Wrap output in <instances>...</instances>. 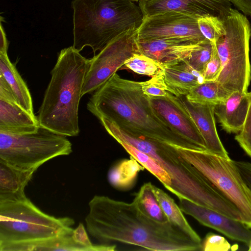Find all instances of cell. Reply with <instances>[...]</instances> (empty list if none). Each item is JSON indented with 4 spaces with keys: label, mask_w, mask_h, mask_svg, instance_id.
<instances>
[{
    "label": "cell",
    "mask_w": 251,
    "mask_h": 251,
    "mask_svg": "<svg viewBox=\"0 0 251 251\" xmlns=\"http://www.w3.org/2000/svg\"><path fill=\"white\" fill-rule=\"evenodd\" d=\"M245 14L251 16V0H230Z\"/></svg>",
    "instance_id": "37"
},
{
    "label": "cell",
    "mask_w": 251,
    "mask_h": 251,
    "mask_svg": "<svg viewBox=\"0 0 251 251\" xmlns=\"http://www.w3.org/2000/svg\"><path fill=\"white\" fill-rule=\"evenodd\" d=\"M145 168L134 157L123 159L117 162L109 169L108 179L115 188L126 191L132 188L139 173Z\"/></svg>",
    "instance_id": "23"
},
{
    "label": "cell",
    "mask_w": 251,
    "mask_h": 251,
    "mask_svg": "<svg viewBox=\"0 0 251 251\" xmlns=\"http://www.w3.org/2000/svg\"><path fill=\"white\" fill-rule=\"evenodd\" d=\"M139 28L123 32L90 59L82 91V97L102 85L133 55L141 53L137 42Z\"/></svg>",
    "instance_id": "10"
},
{
    "label": "cell",
    "mask_w": 251,
    "mask_h": 251,
    "mask_svg": "<svg viewBox=\"0 0 251 251\" xmlns=\"http://www.w3.org/2000/svg\"><path fill=\"white\" fill-rule=\"evenodd\" d=\"M124 65L136 73L151 77L162 75L164 72L161 64L141 53L133 55L125 62Z\"/></svg>",
    "instance_id": "28"
},
{
    "label": "cell",
    "mask_w": 251,
    "mask_h": 251,
    "mask_svg": "<svg viewBox=\"0 0 251 251\" xmlns=\"http://www.w3.org/2000/svg\"><path fill=\"white\" fill-rule=\"evenodd\" d=\"M130 154L146 169L155 176L170 192L171 189V178L169 174L149 155L139 151L135 147L123 141H117Z\"/></svg>",
    "instance_id": "27"
},
{
    "label": "cell",
    "mask_w": 251,
    "mask_h": 251,
    "mask_svg": "<svg viewBox=\"0 0 251 251\" xmlns=\"http://www.w3.org/2000/svg\"><path fill=\"white\" fill-rule=\"evenodd\" d=\"M106 131L117 141H123L149 155L171 178L170 192L179 200L187 199L226 216L233 211V204L192 165L182 158L171 144L143 136H134L109 124Z\"/></svg>",
    "instance_id": "3"
},
{
    "label": "cell",
    "mask_w": 251,
    "mask_h": 251,
    "mask_svg": "<svg viewBox=\"0 0 251 251\" xmlns=\"http://www.w3.org/2000/svg\"><path fill=\"white\" fill-rule=\"evenodd\" d=\"M249 187H250V188L251 189V176L249 179Z\"/></svg>",
    "instance_id": "39"
},
{
    "label": "cell",
    "mask_w": 251,
    "mask_h": 251,
    "mask_svg": "<svg viewBox=\"0 0 251 251\" xmlns=\"http://www.w3.org/2000/svg\"><path fill=\"white\" fill-rule=\"evenodd\" d=\"M249 228H251V224L246 225Z\"/></svg>",
    "instance_id": "41"
},
{
    "label": "cell",
    "mask_w": 251,
    "mask_h": 251,
    "mask_svg": "<svg viewBox=\"0 0 251 251\" xmlns=\"http://www.w3.org/2000/svg\"><path fill=\"white\" fill-rule=\"evenodd\" d=\"M213 44V43L210 41L205 39L184 61L193 70L203 75L206 65L211 56Z\"/></svg>",
    "instance_id": "29"
},
{
    "label": "cell",
    "mask_w": 251,
    "mask_h": 251,
    "mask_svg": "<svg viewBox=\"0 0 251 251\" xmlns=\"http://www.w3.org/2000/svg\"><path fill=\"white\" fill-rule=\"evenodd\" d=\"M235 139L251 158V99L243 128L235 136Z\"/></svg>",
    "instance_id": "33"
},
{
    "label": "cell",
    "mask_w": 251,
    "mask_h": 251,
    "mask_svg": "<svg viewBox=\"0 0 251 251\" xmlns=\"http://www.w3.org/2000/svg\"><path fill=\"white\" fill-rule=\"evenodd\" d=\"M133 1H139L140 0H132Z\"/></svg>",
    "instance_id": "42"
},
{
    "label": "cell",
    "mask_w": 251,
    "mask_h": 251,
    "mask_svg": "<svg viewBox=\"0 0 251 251\" xmlns=\"http://www.w3.org/2000/svg\"><path fill=\"white\" fill-rule=\"evenodd\" d=\"M230 245L223 236L212 232L207 233L201 241V250L204 251H227Z\"/></svg>",
    "instance_id": "32"
},
{
    "label": "cell",
    "mask_w": 251,
    "mask_h": 251,
    "mask_svg": "<svg viewBox=\"0 0 251 251\" xmlns=\"http://www.w3.org/2000/svg\"><path fill=\"white\" fill-rule=\"evenodd\" d=\"M231 93L217 80L204 81L191 89L185 98L192 102L216 105L226 100Z\"/></svg>",
    "instance_id": "25"
},
{
    "label": "cell",
    "mask_w": 251,
    "mask_h": 251,
    "mask_svg": "<svg viewBox=\"0 0 251 251\" xmlns=\"http://www.w3.org/2000/svg\"><path fill=\"white\" fill-rule=\"evenodd\" d=\"M251 99V92H233L226 100L214 105V114L226 132L238 133L242 130Z\"/></svg>",
    "instance_id": "18"
},
{
    "label": "cell",
    "mask_w": 251,
    "mask_h": 251,
    "mask_svg": "<svg viewBox=\"0 0 251 251\" xmlns=\"http://www.w3.org/2000/svg\"><path fill=\"white\" fill-rule=\"evenodd\" d=\"M163 66L162 79L168 91L176 96L186 95L194 87L204 81L203 75L184 61Z\"/></svg>",
    "instance_id": "20"
},
{
    "label": "cell",
    "mask_w": 251,
    "mask_h": 251,
    "mask_svg": "<svg viewBox=\"0 0 251 251\" xmlns=\"http://www.w3.org/2000/svg\"><path fill=\"white\" fill-rule=\"evenodd\" d=\"M200 18L174 10L143 18L138 30V40L188 38L202 41L206 38L198 26Z\"/></svg>",
    "instance_id": "11"
},
{
    "label": "cell",
    "mask_w": 251,
    "mask_h": 251,
    "mask_svg": "<svg viewBox=\"0 0 251 251\" xmlns=\"http://www.w3.org/2000/svg\"><path fill=\"white\" fill-rule=\"evenodd\" d=\"M142 89L149 99L167 98L172 94L168 91L162 75L152 77L148 80L142 81Z\"/></svg>",
    "instance_id": "31"
},
{
    "label": "cell",
    "mask_w": 251,
    "mask_h": 251,
    "mask_svg": "<svg viewBox=\"0 0 251 251\" xmlns=\"http://www.w3.org/2000/svg\"><path fill=\"white\" fill-rule=\"evenodd\" d=\"M198 23L202 34L213 43H215L226 33L223 21L216 17H201L198 19Z\"/></svg>",
    "instance_id": "30"
},
{
    "label": "cell",
    "mask_w": 251,
    "mask_h": 251,
    "mask_svg": "<svg viewBox=\"0 0 251 251\" xmlns=\"http://www.w3.org/2000/svg\"><path fill=\"white\" fill-rule=\"evenodd\" d=\"M223 22L226 33L214 43L222 65L216 80L230 93L247 92L251 79L250 23L233 8Z\"/></svg>",
    "instance_id": "7"
},
{
    "label": "cell",
    "mask_w": 251,
    "mask_h": 251,
    "mask_svg": "<svg viewBox=\"0 0 251 251\" xmlns=\"http://www.w3.org/2000/svg\"><path fill=\"white\" fill-rule=\"evenodd\" d=\"M89 63L73 46L60 51L38 111L40 126L66 137L78 135V107Z\"/></svg>",
    "instance_id": "4"
},
{
    "label": "cell",
    "mask_w": 251,
    "mask_h": 251,
    "mask_svg": "<svg viewBox=\"0 0 251 251\" xmlns=\"http://www.w3.org/2000/svg\"><path fill=\"white\" fill-rule=\"evenodd\" d=\"M72 236L78 243L87 247H93V244L90 241L84 225L80 223L77 227L74 229Z\"/></svg>",
    "instance_id": "35"
},
{
    "label": "cell",
    "mask_w": 251,
    "mask_h": 251,
    "mask_svg": "<svg viewBox=\"0 0 251 251\" xmlns=\"http://www.w3.org/2000/svg\"><path fill=\"white\" fill-rule=\"evenodd\" d=\"M0 53L7 54L8 48V41L4 28L0 21Z\"/></svg>",
    "instance_id": "38"
},
{
    "label": "cell",
    "mask_w": 251,
    "mask_h": 251,
    "mask_svg": "<svg viewBox=\"0 0 251 251\" xmlns=\"http://www.w3.org/2000/svg\"><path fill=\"white\" fill-rule=\"evenodd\" d=\"M221 62L214 43L211 56L203 74L204 81L216 80L221 71Z\"/></svg>",
    "instance_id": "34"
},
{
    "label": "cell",
    "mask_w": 251,
    "mask_h": 251,
    "mask_svg": "<svg viewBox=\"0 0 251 251\" xmlns=\"http://www.w3.org/2000/svg\"><path fill=\"white\" fill-rule=\"evenodd\" d=\"M158 116L175 133L197 146L206 150L203 139L192 118L183 107L178 97L150 99Z\"/></svg>",
    "instance_id": "13"
},
{
    "label": "cell",
    "mask_w": 251,
    "mask_h": 251,
    "mask_svg": "<svg viewBox=\"0 0 251 251\" xmlns=\"http://www.w3.org/2000/svg\"><path fill=\"white\" fill-rule=\"evenodd\" d=\"M178 98L198 128L204 141L206 150L219 156L230 158L217 131L214 117L215 105L190 102L186 99L185 96Z\"/></svg>",
    "instance_id": "16"
},
{
    "label": "cell",
    "mask_w": 251,
    "mask_h": 251,
    "mask_svg": "<svg viewBox=\"0 0 251 251\" xmlns=\"http://www.w3.org/2000/svg\"><path fill=\"white\" fill-rule=\"evenodd\" d=\"M178 154L198 170L239 211L241 221L251 224V189L234 161L207 150L171 144Z\"/></svg>",
    "instance_id": "8"
},
{
    "label": "cell",
    "mask_w": 251,
    "mask_h": 251,
    "mask_svg": "<svg viewBox=\"0 0 251 251\" xmlns=\"http://www.w3.org/2000/svg\"><path fill=\"white\" fill-rule=\"evenodd\" d=\"M40 127L38 118L16 103L0 99V132L23 134L36 131Z\"/></svg>",
    "instance_id": "19"
},
{
    "label": "cell",
    "mask_w": 251,
    "mask_h": 251,
    "mask_svg": "<svg viewBox=\"0 0 251 251\" xmlns=\"http://www.w3.org/2000/svg\"><path fill=\"white\" fill-rule=\"evenodd\" d=\"M114 244H95L87 247L76 242L72 234L62 235L20 243H10L0 247V251H113L117 250Z\"/></svg>",
    "instance_id": "17"
},
{
    "label": "cell",
    "mask_w": 251,
    "mask_h": 251,
    "mask_svg": "<svg viewBox=\"0 0 251 251\" xmlns=\"http://www.w3.org/2000/svg\"><path fill=\"white\" fill-rule=\"evenodd\" d=\"M0 75L6 80L17 103L31 115L36 116L29 89L7 54L0 53Z\"/></svg>",
    "instance_id": "22"
},
{
    "label": "cell",
    "mask_w": 251,
    "mask_h": 251,
    "mask_svg": "<svg viewBox=\"0 0 251 251\" xmlns=\"http://www.w3.org/2000/svg\"><path fill=\"white\" fill-rule=\"evenodd\" d=\"M138 5L144 17L174 10L199 18L216 17L222 21L232 8L230 0H140Z\"/></svg>",
    "instance_id": "12"
},
{
    "label": "cell",
    "mask_w": 251,
    "mask_h": 251,
    "mask_svg": "<svg viewBox=\"0 0 251 251\" xmlns=\"http://www.w3.org/2000/svg\"><path fill=\"white\" fill-rule=\"evenodd\" d=\"M179 206L183 213L192 216L203 226L248 245L251 242L250 228L239 220L185 199L179 200Z\"/></svg>",
    "instance_id": "14"
},
{
    "label": "cell",
    "mask_w": 251,
    "mask_h": 251,
    "mask_svg": "<svg viewBox=\"0 0 251 251\" xmlns=\"http://www.w3.org/2000/svg\"><path fill=\"white\" fill-rule=\"evenodd\" d=\"M153 193L168 220L176 224L196 241L201 244V239L184 217L183 212L168 194L153 185Z\"/></svg>",
    "instance_id": "24"
},
{
    "label": "cell",
    "mask_w": 251,
    "mask_h": 251,
    "mask_svg": "<svg viewBox=\"0 0 251 251\" xmlns=\"http://www.w3.org/2000/svg\"><path fill=\"white\" fill-rule=\"evenodd\" d=\"M85 222L89 234L100 244L116 242L154 251L201 250V243L173 223L147 216L136 203L104 196L90 201Z\"/></svg>",
    "instance_id": "1"
},
{
    "label": "cell",
    "mask_w": 251,
    "mask_h": 251,
    "mask_svg": "<svg viewBox=\"0 0 251 251\" xmlns=\"http://www.w3.org/2000/svg\"><path fill=\"white\" fill-rule=\"evenodd\" d=\"M87 108L98 119L110 120L131 135L199 149L174 132L158 116L143 93L142 82L123 78L116 73L95 91Z\"/></svg>",
    "instance_id": "2"
},
{
    "label": "cell",
    "mask_w": 251,
    "mask_h": 251,
    "mask_svg": "<svg viewBox=\"0 0 251 251\" xmlns=\"http://www.w3.org/2000/svg\"><path fill=\"white\" fill-rule=\"evenodd\" d=\"M0 99L17 103L7 82L1 75H0Z\"/></svg>",
    "instance_id": "36"
},
{
    "label": "cell",
    "mask_w": 251,
    "mask_h": 251,
    "mask_svg": "<svg viewBox=\"0 0 251 251\" xmlns=\"http://www.w3.org/2000/svg\"><path fill=\"white\" fill-rule=\"evenodd\" d=\"M73 47L79 52L85 47L94 55L115 37L139 28L143 15L132 0H72Z\"/></svg>",
    "instance_id": "5"
},
{
    "label": "cell",
    "mask_w": 251,
    "mask_h": 251,
    "mask_svg": "<svg viewBox=\"0 0 251 251\" xmlns=\"http://www.w3.org/2000/svg\"><path fill=\"white\" fill-rule=\"evenodd\" d=\"M72 152V143L66 136L41 126L30 133L0 132V161L18 169L35 172L50 159Z\"/></svg>",
    "instance_id": "9"
},
{
    "label": "cell",
    "mask_w": 251,
    "mask_h": 251,
    "mask_svg": "<svg viewBox=\"0 0 251 251\" xmlns=\"http://www.w3.org/2000/svg\"><path fill=\"white\" fill-rule=\"evenodd\" d=\"M202 41L188 38L151 40L137 39L140 52L155 60L162 65L185 60Z\"/></svg>",
    "instance_id": "15"
},
{
    "label": "cell",
    "mask_w": 251,
    "mask_h": 251,
    "mask_svg": "<svg viewBox=\"0 0 251 251\" xmlns=\"http://www.w3.org/2000/svg\"><path fill=\"white\" fill-rule=\"evenodd\" d=\"M34 172L18 169L0 161V201L25 197V187Z\"/></svg>",
    "instance_id": "21"
},
{
    "label": "cell",
    "mask_w": 251,
    "mask_h": 251,
    "mask_svg": "<svg viewBox=\"0 0 251 251\" xmlns=\"http://www.w3.org/2000/svg\"><path fill=\"white\" fill-rule=\"evenodd\" d=\"M153 184L145 183L135 194L133 201L147 216L160 223L169 221L163 212L152 190Z\"/></svg>",
    "instance_id": "26"
},
{
    "label": "cell",
    "mask_w": 251,
    "mask_h": 251,
    "mask_svg": "<svg viewBox=\"0 0 251 251\" xmlns=\"http://www.w3.org/2000/svg\"><path fill=\"white\" fill-rule=\"evenodd\" d=\"M74 224L70 217L56 218L44 213L26 196L0 201V247L71 235Z\"/></svg>",
    "instance_id": "6"
},
{
    "label": "cell",
    "mask_w": 251,
    "mask_h": 251,
    "mask_svg": "<svg viewBox=\"0 0 251 251\" xmlns=\"http://www.w3.org/2000/svg\"><path fill=\"white\" fill-rule=\"evenodd\" d=\"M249 251H251V242L248 245Z\"/></svg>",
    "instance_id": "40"
}]
</instances>
